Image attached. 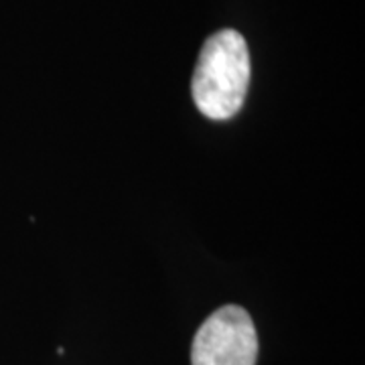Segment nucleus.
<instances>
[{
  "mask_svg": "<svg viewBox=\"0 0 365 365\" xmlns=\"http://www.w3.org/2000/svg\"><path fill=\"white\" fill-rule=\"evenodd\" d=\"M258 335L246 309L225 304L193 337L191 365H256Z\"/></svg>",
  "mask_w": 365,
  "mask_h": 365,
  "instance_id": "f03ea898",
  "label": "nucleus"
},
{
  "mask_svg": "<svg viewBox=\"0 0 365 365\" xmlns=\"http://www.w3.org/2000/svg\"><path fill=\"white\" fill-rule=\"evenodd\" d=\"M250 83V53L246 39L223 29L211 35L199 53L191 91L203 116L227 120L244 106Z\"/></svg>",
  "mask_w": 365,
  "mask_h": 365,
  "instance_id": "f257e3e1",
  "label": "nucleus"
}]
</instances>
